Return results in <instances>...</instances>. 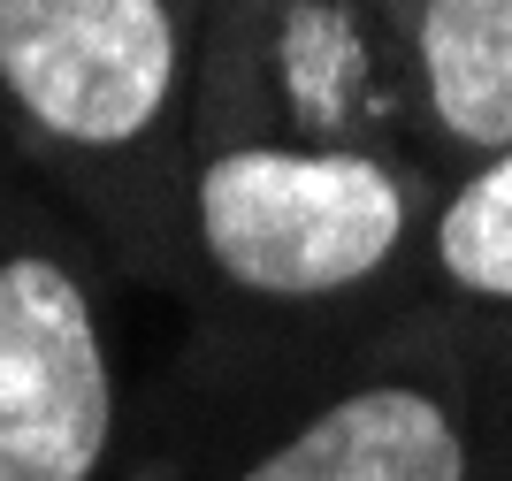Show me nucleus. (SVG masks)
I'll return each instance as SVG.
<instances>
[{"label": "nucleus", "instance_id": "1", "mask_svg": "<svg viewBox=\"0 0 512 481\" xmlns=\"http://www.w3.org/2000/svg\"><path fill=\"white\" fill-rule=\"evenodd\" d=\"M199 237L237 291L329 298L398 252L406 191L367 153L230 146L199 168Z\"/></svg>", "mask_w": 512, "mask_h": 481}, {"label": "nucleus", "instance_id": "2", "mask_svg": "<svg viewBox=\"0 0 512 481\" xmlns=\"http://www.w3.org/2000/svg\"><path fill=\"white\" fill-rule=\"evenodd\" d=\"M0 92L62 146H130L176 92L169 0H0Z\"/></svg>", "mask_w": 512, "mask_h": 481}, {"label": "nucleus", "instance_id": "3", "mask_svg": "<svg viewBox=\"0 0 512 481\" xmlns=\"http://www.w3.org/2000/svg\"><path fill=\"white\" fill-rule=\"evenodd\" d=\"M115 428L107 344L85 283L46 260H0V481H92Z\"/></svg>", "mask_w": 512, "mask_h": 481}, {"label": "nucleus", "instance_id": "4", "mask_svg": "<svg viewBox=\"0 0 512 481\" xmlns=\"http://www.w3.org/2000/svg\"><path fill=\"white\" fill-rule=\"evenodd\" d=\"M237 481H467V436L444 398L413 382H375L321 405Z\"/></svg>", "mask_w": 512, "mask_h": 481}, {"label": "nucleus", "instance_id": "5", "mask_svg": "<svg viewBox=\"0 0 512 481\" xmlns=\"http://www.w3.org/2000/svg\"><path fill=\"white\" fill-rule=\"evenodd\" d=\"M421 84L436 123L474 153L512 146V0H421Z\"/></svg>", "mask_w": 512, "mask_h": 481}, {"label": "nucleus", "instance_id": "6", "mask_svg": "<svg viewBox=\"0 0 512 481\" xmlns=\"http://www.w3.org/2000/svg\"><path fill=\"white\" fill-rule=\"evenodd\" d=\"M436 260L459 291L512 298V146L490 153V168H474L451 191L444 222H436Z\"/></svg>", "mask_w": 512, "mask_h": 481}]
</instances>
